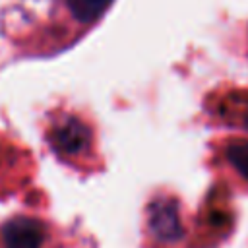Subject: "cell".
<instances>
[{"label":"cell","mask_w":248,"mask_h":248,"mask_svg":"<svg viewBox=\"0 0 248 248\" xmlns=\"http://www.w3.org/2000/svg\"><path fill=\"white\" fill-rule=\"evenodd\" d=\"M46 227L35 217H14L2 227L4 248H43Z\"/></svg>","instance_id":"3"},{"label":"cell","mask_w":248,"mask_h":248,"mask_svg":"<svg viewBox=\"0 0 248 248\" xmlns=\"http://www.w3.org/2000/svg\"><path fill=\"white\" fill-rule=\"evenodd\" d=\"M229 163L248 180V140H234L225 147Z\"/></svg>","instance_id":"5"},{"label":"cell","mask_w":248,"mask_h":248,"mask_svg":"<svg viewBox=\"0 0 248 248\" xmlns=\"http://www.w3.org/2000/svg\"><path fill=\"white\" fill-rule=\"evenodd\" d=\"M48 141L60 155H79L91 143L89 128L76 116H64L52 124L48 132Z\"/></svg>","instance_id":"2"},{"label":"cell","mask_w":248,"mask_h":248,"mask_svg":"<svg viewBox=\"0 0 248 248\" xmlns=\"http://www.w3.org/2000/svg\"><path fill=\"white\" fill-rule=\"evenodd\" d=\"M147 225L151 234L163 242H174L184 236V229L178 215V203L172 198H157L149 203Z\"/></svg>","instance_id":"1"},{"label":"cell","mask_w":248,"mask_h":248,"mask_svg":"<svg viewBox=\"0 0 248 248\" xmlns=\"http://www.w3.org/2000/svg\"><path fill=\"white\" fill-rule=\"evenodd\" d=\"M110 2L112 0H66L72 16L78 21H83V23L97 19L107 10V6Z\"/></svg>","instance_id":"4"},{"label":"cell","mask_w":248,"mask_h":248,"mask_svg":"<svg viewBox=\"0 0 248 248\" xmlns=\"http://www.w3.org/2000/svg\"><path fill=\"white\" fill-rule=\"evenodd\" d=\"M242 120H244V126L248 128V108H246V110L242 112Z\"/></svg>","instance_id":"6"}]
</instances>
